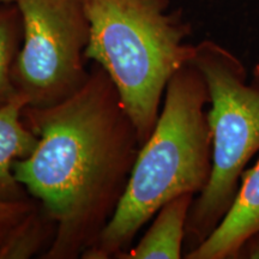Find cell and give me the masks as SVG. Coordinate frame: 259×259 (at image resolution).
Returning a JSON list of instances; mask_svg holds the SVG:
<instances>
[{"label": "cell", "instance_id": "30bf717a", "mask_svg": "<svg viewBox=\"0 0 259 259\" xmlns=\"http://www.w3.org/2000/svg\"><path fill=\"white\" fill-rule=\"evenodd\" d=\"M23 41V23L16 3L0 5V106L14 99L16 89L12 70Z\"/></svg>", "mask_w": 259, "mask_h": 259}, {"label": "cell", "instance_id": "3957f363", "mask_svg": "<svg viewBox=\"0 0 259 259\" xmlns=\"http://www.w3.org/2000/svg\"><path fill=\"white\" fill-rule=\"evenodd\" d=\"M90 23L87 59L114 83L142 144L156 125L177 71L192 61L190 24L170 0H84Z\"/></svg>", "mask_w": 259, "mask_h": 259}, {"label": "cell", "instance_id": "5b68a950", "mask_svg": "<svg viewBox=\"0 0 259 259\" xmlns=\"http://www.w3.org/2000/svg\"><path fill=\"white\" fill-rule=\"evenodd\" d=\"M23 41L12 78L30 107L69 99L87 83L90 23L84 0H16Z\"/></svg>", "mask_w": 259, "mask_h": 259}, {"label": "cell", "instance_id": "4fadbf2b", "mask_svg": "<svg viewBox=\"0 0 259 259\" xmlns=\"http://www.w3.org/2000/svg\"><path fill=\"white\" fill-rule=\"evenodd\" d=\"M3 252H4V250H3V246L0 245V258H3Z\"/></svg>", "mask_w": 259, "mask_h": 259}, {"label": "cell", "instance_id": "8fae6325", "mask_svg": "<svg viewBox=\"0 0 259 259\" xmlns=\"http://www.w3.org/2000/svg\"><path fill=\"white\" fill-rule=\"evenodd\" d=\"M238 258H259V232L252 234L242 244Z\"/></svg>", "mask_w": 259, "mask_h": 259}, {"label": "cell", "instance_id": "8992f818", "mask_svg": "<svg viewBox=\"0 0 259 259\" xmlns=\"http://www.w3.org/2000/svg\"><path fill=\"white\" fill-rule=\"evenodd\" d=\"M259 232V161L242 173L235 202L218 228L196 248L186 252V259H234L241 246Z\"/></svg>", "mask_w": 259, "mask_h": 259}, {"label": "cell", "instance_id": "52a82bcc", "mask_svg": "<svg viewBox=\"0 0 259 259\" xmlns=\"http://www.w3.org/2000/svg\"><path fill=\"white\" fill-rule=\"evenodd\" d=\"M27 106V97L21 93L0 106V200L6 202L32 198L14 174L15 162L28 157L37 144L22 116Z\"/></svg>", "mask_w": 259, "mask_h": 259}, {"label": "cell", "instance_id": "7a4b0ae2", "mask_svg": "<svg viewBox=\"0 0 259 259\" xmlns=\"http://www.w3.org/2000/svg\"><path fill=\"white\" fill-rule=\"evenodd\" d=\"M209 90L192 61L171 77L156 125L139 149L124 196L84 259L118 258L163 204L199 194L212 168Z\"/></svg>", "mask_w": 259, "mask_h": 259}, {"label": "cell", "instance_id": "6da1fadb", "mask_svg": "<svg viewBox=\"0 0 259 259\" xmlns=\"http://www.w3.org/2000/svg\"><path fill=\"white\" fill-rule=\"evenodd\" d=\"M22 116L37 144L15 162V178L54 223L41 258H82L124 196L142 147L137 128L95 63L74 95L54 106H27Z\"/></svg>", "mask_w": 259, "mask_h": 259}, {"label": "cell", "instance_id": "277c9868", "mask_svg": "<svg viewBox=\"0 0 259 259\" xmlns=\"http://www.w3.org/2000/svg\"><path fill=\"white\" fill-rule=\"evenodd\" d=\"M192 63L209 90L212 168L208 185L191 206L186 252L202 244L223 221L238 196L246 166L259 151V64L248 82L242 61L211 40L196 45Z\"/></svg>", "mask_w": 259, "mask_h": 259}, {"label": "cell", "instance_id": "7c38bea8", "mask_svg": "<svg viewBox=\"0 0 259 259\" xmlns=\"http://www.w3.org/2000/svg\"><path fill=\"white\" fill-rule=\"evenodd\" d=\"M12 3H16V0H0V5H2V4H12Z\"/></svg>", "mask_w": 259, "mask_h": 259}, {"label": "cell", "instance_id": "ba28073f", "mask_svg": "<svg viewBox=\"0 0 259 259\" xmlns=\"http://www.w3.org/2000/svg\"><path fill=\"white\" fill-rule=\"evenodd\" d=\"M54 235V223L41 204L31 198L0 200V245L3 258H29Z\"/></svg>", "mask_w": 259, "mask_h": 259}, {"label": "cell", "instance_id": "9c48e42d", "mask_svg": "<svg viewBox=\"0 0 259 259\" xmlns=\"http://www.w3.org/2000/svg\"><path fill=\"white\" fill-rule=\"evenodd\" d=\"M194 194L185 193L170 199L155 213L154 221L134 248L118 259H178L183 257L186 225Z\"/></svg>", "mask_w": 259, "mask_h": 259}]
</instances>
